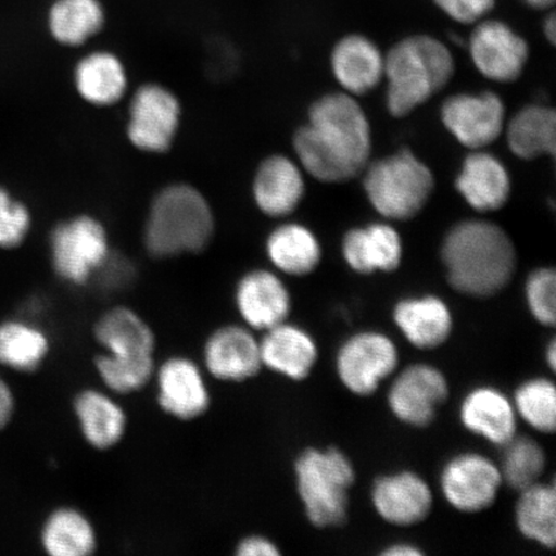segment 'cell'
<instances>
[{
  "mask_svg": "<svg viewBox=\"0 0 556 556\" xmlns=\"http://www.w3.org/2000/svg\"><path fill=\"white\" fill-rule=\"evenodd\" d=\"M302 168L325 184L346 182L366 168L371 129L363 108L348 93L321 97L309 109V123L294 136Z\"/></svg>",
  "mask_w": 556,
  "mask_h": 556,
  "instance_id": "cell-1",
  "label": "cell"
},
{
  "mask_svg": "<svg viewBox=\"0 0 556 556\" xmlns=\"http://www.w3.org/2000/svg\"><path fill=\"white\" fill-rule=\"evenodd\" d=\"M92 333L101 351L93 359L101 387L122 399L151 386L157 365V338L136 309L115 305L104 311Z\"/></svg>",
  "mask_w": 556,
  "mask_h": 556,
  "instance_id": "cell-2",
  "label": "cell"
},
{
  "mask_svg": "<svg viewBox=\"0 0 556 556\" xmlns=\"http://www.w3.org/2000/svg\"><path fill=\"white\" fill-rule=\"evenodd\" d=\"M442 261L452 288L465 295L486 298L509 285L517 253L502 227L486 220H465L444 239Z\"/></svg>",
  "mask_w": 556,
  "mask_h": 556,
  "instance_id": "cell-3",
  "label": "cell"
},
{
  "mask_svg": "<svg viewBox=\"0 0 556 556\" xmlns=\"http://www.w3.org/2000/svg\"><path fill=\"white\" fill-rule=\"evenodd\" d=\"M215 215L205 194L186 182H174L152 199L143 226V245L154 260L205 252L215 236Z\"/></svg>",
  "mask_w": 556,
  "mask_h": 556,
  "instance_id": "cell-4",
  "label": "cell"
},
{
  "mask_svg": "<svg viewBox=\"0 0 556 556\" xmlns=\"http://www.w3.org/2000/svg\"><path fill=\"white\" fill-rule=\"evenodd\" d=\"M454 73V58L442 41L429 35L401 40L384 59L389 113L412 114L446 87Z\"/></svg>",
  "mask_w": 556,
  "mask_h": 556,
  "instance_id": "cell-5",
  "label": "cell"
},
{
  "mask_svg": "<svg viewBox=\"0 0 556 556\" xmlns=\"http://www.w3.org/2000/svg\"><path fill=\"white\" fill-rule=\"evenodd\" d=\"M298 495L305 516L317 528L340 527L348 518L353 464L337 448H307L294 463Z\"/></svg>",
  "mask_w": 556,
  "mask_h": 556,
  "instance_id": "cell-6",
  "label": "cell"
},
{
  "mask_svg": "<svg viewBox=\"0 0 556 556\" xmlns=\"http://www.w3.org/2000/svg\"><path fill=\"white\" fill-rule=\"evenodd\" d=\"M364 185L368 200L382 217L408 220L428 203L434 176L412 151L401 150L368 165Z\"/></svg>",
  "mask_w": 556,
  "mask_h": 556,
  "instance_id": "cell-7",
  "label": "cell"
},
{
  "mask_svg": "<svg viewBox=\"0 0 556 556\" xmlns=\"http://www.w3.org/2000/svg\"><path fill=\"white\" fill-rule=\"evenodd\" d=\"M111 254L108 229L92 214L74 215L52 229V268L60 280L72 287L83 288L93 282Z\"/></svg>",
  "mask_w": 556,
  "mask_h": 556,
  "instance_id": "cell-8",
  "label": "cell"
},
{
  "mask_svg": "<svg viewBox=\"0 0 556 556\" xmlns=\"http://www.w3.org/2000/svg\"><path fill=\"white\" fill-rule=\"evenodd\" d=\"M182 115V103L172 89L146 83L131 96L125 134L136 150L163 155L176 143Z\"/></svg>",
  "mask_w": 556,
  "mask_h": 556,
  "instance_id": "cell-9",
  "label": "cell"
},
{
  "mask_svg": "<svg viewBox=\"0 0 556 556\" xmlns=\"http://www.w3.org/2000/svg\"><path fill=\"white\" fill-rule=\"evenodd\" d=\"M211 378L201 366L185 354H173L157 361L151 384L162 413L174 420L190 422L205 416L212 407Z\"/></svg>",
  "mask_w": 556,
  "mask_h": 556,
  "instance_id": "cell-10",
  "label": "cell"
},
{
  "mask_svg": "<svg viewBox=\"0 0 556 556\" xmlns=\"http://www.w3.org/2000/svg\"><path fill=\"white\" fill-rule=\"evenodd\" d=\"M201 366L211 380L242 384L263 370L260 338L241 323L218 326L201 348Z\"/></svg>",
  "mask_w": 556,
  "mask_h": 556,
  "instance_id": "cell-11",
  "label": "cell"
},
{
  "mask_svg": "<svg viewBox=\"0 0 556 556\" xmlns=\"http://www.w3.org/2000/svg\"><path fill=\"white\" fill-rule=\"evenodd\" d=\"M399 350L384 333L365 331L345 340L338 352L337 371L348 391L366 397L399 366Z\"/></svg>",
  "mask_w": 556,
  "mask_h": 556,
  "instance_id": "cell-12",
  "label": "cell"
},
{
  "mask_svg": "<svg viewBox=\"0 0 556 556\" xmlns=\"http://www.w3.org/2000/svg\"><path fill=\"white\" fill-rule=\"evenodd\" d=\"M233 307L239 323L255 332H264L288 321L291 313L290 291L274 270H247L236 281Z\"/></svg>",
  "mask_w": 556,
  "mask_h": 556,
  "instance_id": "cell-13",
  "label": "cell"
},
{
  "mask_svg": "<svg viewBox=\"0 0 556 556\" xmlns=\"http://www.w3.org/2000/svg\"><path fill=\"white\" fill-rule=\"evenodd\" d=\"M503 482L497 465L472 452L451 458L441 475L444 497L463 513H478L490 507Z\"/></svg>",
  "mask_w": 556,
  "mask_h": 556,
  "instance_id": "cell-14",
  "label": "cell"
},
{
  "mask_svg": "<svg viewBox=\"0 0 556 556\" xmlns=\"http://www.w3.org/2000/svg\"><path fill=\"white\" fill-rule=\"evenodd\" d=\"M450 393L446 377L429 365H413L400 374L388 393V405L402 422L424 428L433 422Z\"/></svg>",
  "mask_w": 556,
  "mask_h": 556,
  "instance_id": "cell-15",
  "label": "cell"
},
{
  "mask_svg": "<svg viewBox=\"0 0 556 556\" xmlns=\"http://www.w3.org/2000/svg\"><path fill=\"white\" fill-rule=\"evenodd\" d=\"M442 121L458 142L478 151L495 142L505 125V106L492 92L457 94L443 103Z\"/></svg>",
  "mask_w": 556,
  "mask_h": 556,
  "instance_id": "cell-16",
  "label": "cell"
},
{
  "mask_svg": "<svg viewBox=\"0 0 556 556\" xmlns=\"http://www.w3.org/2000/svg\"><path fill=\"white\" fill-rule=\"evenodd\" d=\"M469 51L479 73L498 83L516 81L530 54L527 41L498 20L477 25L471 33Z\"/></svg>",
  "mask_w": 556,
  "mask_h": 556,
  "instance_id": "cell-17",
  "label": "cell"
},
{
  "mask_svg": "<svg viewBox=\"0 0 556 556\" xmlns=\"http://www.w3.org/2000/svg\"><path fill=\"white\" fill-rule=\"evenodd\" d=\"M114 393L103 387L80 389L73 399V414L83 440L96 451H110L128 432V414Z\"/></svg>",
  "mask_w": 556,
  "mask_h": 556,
  "instance_id": "cell-18",
  "label": "cell"
},
{
  "mask_svg": "<svg viewBox=\"0 0 556 556\" xmlns=\"http://www.w3.org/2000/svg\"><path fill=\"white\" fill-rule=\"evenodd\" d=\"M375 510L388 523L408 527L429 516L433 495L429 484L413 471L380 477L372 486Z\"/></svg>",
  "mask_w": 556,
  "mask_h": 556,
  "instance_id": "cell-19",
  "label": "cell"
},
{
  "mask_svg": "<svg viewBox=\"0 0 556 556\" xmlns=\"http://www.w3.org/2000/svg\"><path fill=\"white\" fill-rule=\"evenodd\" d=\"M304 186L303 173L293 160L280 154L268 156L254 174V203L267 217H288L301 204Z\"/></svg>",
  "mask_w": 556,
  "mask_h": 556,
  "instance_id": "cell-20",
  "label": "cell"
},
{
  "mask_svg": "<svg viewBox=\"0 0 556 556\" xmlns=\"http://www.w3.org/2000/svg\"><path fill=\"white\" fill-rule=\"evenodd\" d=\"M262 333L263 368L294 381L309 377L318 358V348L309 332L285 321Z\"/></svg>",
  "mask_w": 556,
  "mask_h": 556,
  "instance_id": "cell-21",
  "label": "cell"
},
{
  "mask_svg": "<svg viewBox=\"0 0 556 556\" xmlns=\"http://www.w3.org/2000/svg\"><path fill=\"white\" fill-rule=\"evenodd\" d=\"M73 85L83 101L104 109L122 102L128 92L129 76L119 55L94 51L76 62Z\"/></svg>",
  "mask_w": 556,
  "mask_h": 556,
  "instance_id": "cell-22",
  "label": "cell"
},
{
  "mask_svg": "<svg viewBox=\"0 0 556 556\" xmlns=\"http://www.w3.org/2000/svg\"><path fill=\"white\" fill-rule=\"evenodd\" d=\"M456 189L476 211H498L510 197V177L498 159L485 152H472L463 164Z\"/></svg>",
  "mask_w": 556,
  "mask_h": 556,
  "instance_id": "cell-23",
  "label": "cell"
},
{
  "mask_svg": "<svg viewBox=\"0 0 556 556\" xmlns=\"http://www.w3.org/2000/svg\"><path fill=\"white\" fill-rule=\"evenodd\" d=\"M463 426L471 433L505 446L517 433V412L506 395L495 388L481 387L464 399L460 407Z\"/></svg>",
  "mask_w": 556,
  "mask_h": 556,
  "instance_id": "cell-24",
  "label": "cell"
},
{
  "mask_svg": "<svg viewBox=\"0 0 556 556\" xmlns=\"http://www.w3.org/2000/svg\"><path fill=\"white\" fill-rule=\"evenodd\" d=\"M402 241L395 229L388 225L375 224L366 228L351 229L344 236V260L361 275L393 273L402 261Z\"/></svg>",
  "mask_w": 556,
  "mask_h": 556,
  "instance_id": "cell-25",
  "label": "cell"
},
{
  "mask_svg": "<svg viewBox=\"0 0 556 556\" xmlns=\"http://www.w3.org/2000/svg\"><path fill=\"white\" fill-rule=\"evenodd\" d=\"M333 75L348 94L363 96L379 85L384 75V58L374 41L363 35H348L331 54Z\"/></svg>",
  "mask_w": 556,
  "mask_h": 556,
  "instance_id": "cell-26",
  "label": "cell"
},
{
  "mask_svg": "<svg viewBox=\"0 0 556 556\" xmlns=\"http://www.w3.org/2000/svg\"><path fill=\"white\" fill-rule=\"evenodd\" d=\"M393 318L408 342L420 350L441 346L454 326L448 305L434 295L401 301L395 305Z\"/></svg>",
  "mask_w": 556,
  "mask_h": 556,
  "instance_id": "cell-27",
  "label": "cell"
},
{
  "mask_svg": "<svg viewBox=\"0 0 556 556\" xmlns=\"http://www.w3.org/2000/svg\"><path fill=\"white\" fill-rule=\"evenodd\" d=\"M40 545L51 556H90L100 546L99 532L85 511L60 506L43 521Z\"/></svg>",
  "mask_w": 556,
  "mask_h": 556,
  "instance_id": "cell-28",
  "label": "cell"
},
{
  "mask_svg": "<svg viewBox=\"0 0 556 556\" xmlns=\"http://www.w3.org/2000/svg\"><path fill=\"white\" fill-rule=\"evenodd\" d=\"M266 253L278 273L295 277L312 274L323 255L316 236L299 224H285L275 228L268 235Z\"/></svg>",
  "mask_w": 556,
  "mask_h": 556,
  "instance_id": "cell-29",
  "label": "cell"
},
{
  "mask_svg": "<svg viewBox=\"0 0 556 556\" xmlns=\"http://www.w3.org/2000/svg\"><path fill=\"white\" fill-rule=\"evenodd\" d=\"M507 143L514 155L534 160L555 155L556 115L552 108L531 104L513 117L506 129Z\"/></svg>",
  "mask_w": 556,
  "mask_h": 556,
  "instance_id": "cell-30",
  "label": "cell"
},
{
  "mask_svg": "<svg viewBox=\"0 0 556 556\" xmlns=\"http://www.w3.org/2000/svg\"><path fill=\"white\" fill-rule=\"evenodd\" d=\"M51 353V339L39 326L27 321L0 325V365L17 372L39 370Z\"/></svg>",
  "mask_w": 556,
  "mask_h": 556,
  "instance_id": "cell-31",
  "label": "cell"
},
{
  "mask_svg": "<svg viewBox=\"0 0 556 556\" xmlns=\"http://www.w3.org/2000/svg\"><path fill=\"white\" fill-rule=\"evenodd\" d=\"M47 23L58 43L80 47L102 30L104 11L99 0H58L48 12Z\"/></svg>",
  "mask_w": 556,
  "mask_h": 556,
  "instance_id": "cell-32",
  "label": "cell"
},
{
  "mask_svg": "<svg viewBox=\"0 0 556 556\" xmlns=\"http://www.w3.org/2000/svg\"><path fill=\"white\" fill-rule=\"evenodd\" d=\"M518 530L528 540L553 551L556 542V492L552 484H533L520 491L516 507Z\"/></svg>",
  "mask_w": 556,
  "mask_h": 556,
  "instance_id": "cell-33",
  "label": "cell"
},
{
  "mask_svg": "<svg viewBox=\"0 0 556 556\" xmlns=\"http://www.w3.org/2000/svg\"><path fill=\"white\" fill-rule=\"evenodd\" d=\"M514 408L526 422L541 433L553 434L556 427V389L544 378L523 382L516 392Z\"/></svg>",
  "mask_w": 556,
  "mask_h": 556,
  "instance_id": "cell-34",
  "label": "cell"
},
{
  "mask_svg": "<svg viewBox=\"0 0 556 556\" xmlns=\"http://www.w3.org/2000/svg\"><path fill=\"white\" fill-rule=\"evenodd\" d=\"M505 455L502 470L503 481L517 491L536 484L546 467L544 450L531 438H513L504 446Z\"/></svg>",
  "mask_w": 556,
  "mask_h": 556,
  "instance_id": "cell-35",
  "label": "cell"
},
{
  "mask_svg": "<svg viewBox=\"0 0 556 556\" xmlns=\"http://www.w3.org/2000/svg\"><path fill=\"white\" fill-rule=\"evenodd\" d=\"M33 227L30 207L5 187L0 186V249H16L29 238Z\"/></svg>",
  "mask_w": 556,
  "mask_h": 556,
  "instance_id": "cell-36",
  "label": "cell"
},
{
  "mask_svg": "<svg viewBox=\"0 0 556 556\" xmlns=\"http://www.w3.org/2000/svg\"><path fill=\"white\" fill-rule=\"evenodd\" d=\"M528 308L545 326L555 324L556 276L553 268H541L528 278L526 287Z\"/></svg>",
  "mask_w": 556,
  "mask_h": 556,
  "instance_id": "cell-37",
  "label": "cell"
},
{
  "mask_svg": "<svg viewBox=\"0 0 556 556\" xmlns=\"http://www.w3.org/2000/svg\"><path fill=\"white\" fill-rule=\"evenodd\" d=\"M434 3L457 23L475 24L495 7L496 0H434Z\"/></svg>",
  "mask_w": 556,
  "mask_h": 556,
  "instance_id": "cell-38",
  "label": "cell"
},
{
  "mask_svg": "<svg viewBox=\"0 0 556 556\" xmlns=\"http://www.w3.org/2000/svg\"><path fill=\"white\" fill-rule=\"evenodd\" d=\"M235 554L238 556H277L281 555V551L273 540L264 538L262 534H248L236 544Z\"/></svg>",
  "mask_w": 556,
  "mask_h": 556,
  "instance_id": "cell-39",
  "label": "cell"
},
{
  "mask_svg": "<svg viewBox=\"0 0 556 556\" xmlns=\"http://www.w3.org/2000/svg\"><path fill=\"white\" fill-rule=\"evenodd\" d=\"M13 412H15V397L10 386L0 377V430L11 421Z\"/></svg>",
  "mask_w": 556,
  "mask_h": 556,
  "instance_id": "cell-40",
  "label": "cell"
},
{
  "mask_svg": "<svg viewBox=\"0 0 556 556\" xmlns=\"http://www.w3.org/2000/svg\"><path fill=\"white\" fill-rule=\"evenodd\" d=\"M386 556H419L422 554L420 548L408 544H399L389 546L387 551L381 553Z\"/></svg>",
  "mask_w": 556,
  "mask_h": 556,
  "instance_id": "cell-41",
  "label": "cell"
},
{
  "mask_svg": "<svg viewBox=\"0 0 556 556\" xmlns=\"http://www.w3.org/2000/svg\"><path fill=\"white\" fill-rule=\"evenodd\" d=\"M545 35H546V38L548 39V41H551V43H555V37H556V20H555V16L554 15H551L548 16V18H546V23H545Z\"/></svg>",
  "mask_w": 556,
  "mask_h": 556,
  "instance_id": "cell-42",
  "label": "cell"
},
{
  "mask_svg": "<svg viewBox=\"0 0 556 556\" xmlns=\"http://www.w3.org/2000/svg\"><path fill=\"white\" fill-rule=\"evenodd\" d=\"M546 361H547L548 366H551L552 370L554 371L555 370V366H556V344H555V340H553V342L551 344H548V346H547Z\"/></svg>",
  "mask_w": 556,
  "mask_h": 556,
  "instance_id": "cell-43",
  "label": "cell"
},
{
  "mask_svg": "<svg viewBox=\"0 0 556 556\" xmlns=\"http://www.w3.org/2000/svg\"><path fill=\"white\" fill-rule=\"evenodd\" d=\"M525 3L536 10H546L554 4V0H525Z\"/></svg>",
  "mask_w": 556,
  "mask_h": 556,
  "instance_id": "cell-44",
  "label": "cell"
}]
</instances>
